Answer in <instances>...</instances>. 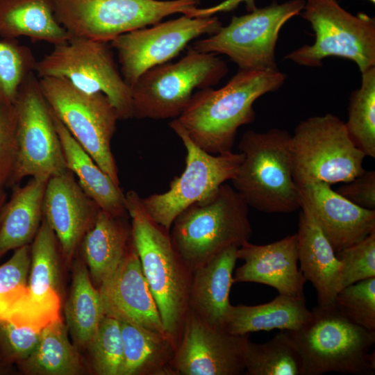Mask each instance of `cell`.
<instances>
[{
    "label": "cell",
    "mask_w": 375,
    "mask_h": 375,
    "mask_svg": "<svg viewBox=\"0 0 375 375\" xmlns=\"http://www.w3.org/2000/svg\"><path fill=\"white\" fill-rule=\"evenodd\" d=\"M361 74V84L349 97L348 134L365 156L375 158V67Z\"/></svg>",
    "instance_id": "33"
},
{
    "label": "cell",
    "mask_w": 375,
    "mask_h": 375,
    "mask_svg": "<svg viewBox=\"0 0 375 375\" xmlns=\"http://www.w3.org/2000/svg\"><path fill=\"white\" fill-rule=\"evenodd\" d=\"M294 182L347 183L362 173L364 153L351 140L344 122L333 114L301 121L291 135Z\"/></svg>",
    "instance_id": "8"
},
{
    "label": "cell",
    "mask_w": 375,
    "mask_h": 375,
    "mask_svg": "<svg viewBox=\"0 0 375 375\" xmlns=\"http://www.w3.org/2000/svg\"><path fill=\"white\" fill-rule=\"evenodd\" d=\"M238 247H231L192 273L189 309L210 324L225 328L232 305L229 294Z\"/></svg>",
    "instance_id": "23"
},
{
    "label": "cell",
    "mask_w": 375,
    "mask_h": 375,
    "mask_svg": "<svg viewBox=\"0 0 375 375\" xmlns=\"http://www.w3.org/2000/svg\"><path fill=\"white\" fill-rule=\"evenodd\" d=\"M256 0H224L222 2L210 8H196L192 12V17H208L219 12H228L234 10L240 4L244 3L249 12L256 8Z\"/></svg>",
    "instance_id": "42"
},
{
    "label": "cell",
    "mask_w": 375,
    "mask_h": 375,
    "mask_svg": "<svg viewBox=\"0 0 375 375\" xmlns=\"http://www.w3.org/2000/svg\"><path fill=\"white\" fill-rule=\"evenodd\" d=\"M87 348L96 374H120L124 349L119 320L105 315Z\"/></svg>",
    "instance_id": "34"
},
{
    "label": "cell",
    "mask_w": 375,
    "mask_h": 375,
    "mask_svg": "<svg viewBox=\"0 0 375 375\" xmlns=\"http://www.w3.org/2000/svg\"><path fill=\"white\" fill-rule=\"evenodd\" d=\"M335 191L356 206L375 210V171L364 170Z\"/></svg>",
    "instance_id": "41"
},
{
    "label": "cell",
    "mask_w": 375,
    "mask_h": 375,
    "mask_svg": "<svg viewBox=\"0 0 375 375\" xmlns=\"http://www.w3.org/2000/svg\"><path fill=\"white\" fill-rule=\"evenodd\" d=\"M15 105L17 156L8 188L26 177L49 180L65 173L68 169L52 111L34 72L19 88Z\"/></svg>",
    "instance_id": "13"
},
{
    "label": "cell",
    "mask_w": 375,
    "mask_h": 375,
    "mask_svg": "<svg viewBox=\"0 0 375 375\" xmlns=\"http://www.w3.org/2000/svg\"><path fill=\"white\" fill-rule=\"evenodd\" d=\"M367 1L372 3L373 4H374V3H375V0H367Z\"/></svg>",
    "instance_id": "45"
},
{
    "label": "cell",
    "mask_w": 375,
    "mask_h": 375,
    "mask_svg": "<svg viewBox=\"0 0 375 375\" xmlns=\"http://www.w3.org/2000/svg\"><path fill=\"white\" fill-rule=\"evenodd\" d=\"M222 26L217 17H189L158 22L122 34L110 42L118 57L120 72L131 88L148 69L176 57L194 39L210 35Z\"/></svg>",
    "instance_id": "15"
},
{
    "label": "cell",
    "mask_w": 375,
    "mask_h": 375,
    "mask_svg": "<svg viewBox=\"0 0 375 375\" xmlns=\"http://www.w3.org/2000/svg\"><path fill=\"white\" fill-rule=\"evenodd\" d=\"M31 265L30 245L14 251L0 265V319H4L24 294Z\"/></svg>",
    "instance_id": "37"
},
{
    "label": "cell",
    "mask_w": 375,
    "mask_h": 375,
    "mask_svg": "<svg viewBox=\"0 0 375 375\" xmlns=\"http://www.w3.org/2000/svg\"><path fill=\"white\" fill-rule=\"evenodd\" d=\"M305 297L279 294L272 301L256 306H232L226 330L244 335L260 331H294L310 318Z\"/></svg>",
    "instance_id": "28"
},
{
    "label": "cell",
    "mask_w": 375,
    "mask_h": 375,
    "mask_svg": "<svg viewBox=\"0 0 375 375\" xmlns=\"http://www.w3.org/2000/svg\"><path fill=\"white\" fill-rule=\"evenodd\" d=\"M70 37L110 42L177 12L188 15L201 0H51Z\"/></svg>",
    "instance_id": "11"
},
{
    "label": "cell",
    "mask_w": 375,
    "mask_h": 375,
    "mask_svg": "<svg viewBox=\"0 0 375 375\" xmlns=\"http://www.w3.org/2000/svg\"><path fill=\"white\" fill-rule=\"evenodd\" d=\"M125 199L134 247L165 333L176 348L189 309L192 272L176 249L169 231L149 216L139 194L130 190Z\"/></svg>",
    "instance_id": "2"
},
{
    "label": "cell",
    "mask_w": 375,
    "mask_h": 375,
    "mask_svg": "<svg viewBox=\"0 0 375 375\" xmlns=\"http://www.w3.org/2000/svg\"><path fill=\"white\" fill-rule=\"evenodd\" d=\"M300 209L297 233L300 270L315 289L317 306H331L340 291L342 263L308 210Z\"/></svg>",
    "instance_id": "22"
},
{
    "label": "cell",
    "mask_w": 375,
    "mask_h": 375,
    "mask_svg": "<svg viewBox=\"0 0 375 375\" xmlns=\"http://www.w3.org/2000/svg\"><path fill=\"white\" fill-rule=\"evenodd\" d=\"M333 304L340 315L352 323L375 331V277L341 289Z\"/></svg>",
    "instance_id": "35"
},
{
    "label": "cell",
    "mask_w": 375,
    "mask_h": 375,
    "mask_svg": "<svg viewBox=\"0 0 375 375\" xmlns=\"http://www.w3.org/2000/svg\"><path fill=\"white\" fill-rule=\"evenodd\" d=\"M228 72L218 54L190 47L177 62L153 67L139 77L131 87L133 117L178 118L196 91L217 85Z\"/></svg>",
    "instance_id": "6"
},
{
    "label": "cell",
    "mask_w": 375,
    "mask_h": 375,
    "mask_svg": "<svg viewBox=\"0 0 375 375\" xmlns=\"http://www.w3.org/2000/svg\"><path fill=\"white\" fill-rule=\"evenodd\" d=\"M38 77H59L88 93L105 94L119 120L133 118L131 89L115 60L110 42L70 37L36 61Z\"/></svg>",
    "instance_id": "9"
},
{
    "label": "cell",
    "mask_w": 375,
    "mask_h": 375,
    "mask_svg": "<svg viewBox=\"0 0 375 375\" xmlns=\"http://www.w3.org/2000/svg\"><path fill=\"white\" fill-rule=\"evenodd\" d=\"M172 242L193 273L231 247L249 241V206L233 186L215 192L183 210L169 230Z\"/></svg>",
    "instance_id": "4"
},
{
    "label": "cell",
    "mask_w": 375,
    "mask_h": 375,
    "mask_svg": "<svg viewBox=\"0 0 375 375\" xmlns=\"http://www.w3.org/2000/svg\"><path fill=\"white\" fill-rule=\"evenodd\" d=\"M40 335L41 330L0 319V357L10 364L17 365L33 352Z\"/></svg>",
    "instance_id": "40"
},
{
    "label": "cell",
    "mask_w": 375,
    "mask_h": 375,
    "mask_svg": "<svg viewBox=\"0 0 375 375\" xmlns=\"http://www.w3.org/2000/svg\"><path fill=\"white\" fill-rule=\"evenodd\" d=\"M68 330L60 318L41 330L40 340L33 352L17 364L28 374L75 375L83 365L76 345L71 343Z\"/></svg>",
    "instance_id": "31"
},
{
    "label": "cell",
    "mask_w": 375,
    "mask_h": 375,
    "mask_svg": "<svg viewBox=\"0 0 375 375\" xmlns=\"http://www.w3.org/2000/svg\"><path fill=\"white\" fill-rule=\"evenodd\" d=\"M97 289L106 316L167 335L133 242L119 266Z\"/></svg>",
    "instance_id": "19"
},
{
    "label": "cell",
    "mask_w": 375,
    "mask_h": 375,
    "mask_svg": "<svg viewBox=\"0 0 375 375\" xmlns=\"http://www.w3.org/2000/svg\"><path fill=\"white\" fill-rule=\"evenodd\" d=\"M47 181L31 178L24 185L11 187V195L0 214V258L33 242L43 219Z\"/></svg>",
    "instance_id": "25"
},
{
    "label": "cell",
    "mask_w": 375,
    "mask_h": 375,
    "mask_svg": "<svg viewBox=\"0 0 375 375\" xmlns=\"http://www.w3.org/2000/svg\"><path fill=\"white\" fill-rule=\"evenodd\" d=\"M169 126L185 148V169L174 178L166 192L141 198L149 216L167 231L183 210L231 181L244 158L241 152L215 155L205 151L189 138L177 119Z\"/></svg>",
    "instance_id": "14"
},
{
    "label": "cell",
    "mask_w": 375,
    "mask_h": 375,
    "mask_svg": "<svg viewBox=\"0 0 375 375\" xmlns=\"http://www.w3.org/2000/svg\"><path fill=\"white\" fill-rule=\"evenodd\" d=\"M100 210L70 171L48 180L43 218L53 230L66 262L72 259Z\"/></svg>",
    "instance_id": "20"
},
{
    "label": "cell",
    "mask_w": 375,
    "mask_h": 375,
    "mask_svg": "<svg viewBox=\"0 0 375 375\" xmlns=\"http://www.w3.org/2000/svg\"><path fill=\"white\" fill-rule=\"evenodd\" d=\"M41 91L51 110L97 164L119 185L111 140L119 120L108 98L88 93L65 78H39Z\"/></svg>",
    "instance_id": "10"
},
{
    "label": "cell",
    "mask_w": 375,
    "mask_h": 375,
    "mask_svg": "<svg viewBox=\"0 0 375 375\" xmlns=\"http://www.w3.org/2000/svg\"><path fill=\"white\" fill-rule=\"evenodd\" d=\"M243 359L247 375H304L301 354L285 330L262 344L250 341L248 335Z\"/></svg>",
    "instance_id": "32"
},
{
    "label": "cell",
    "mask_w": 375,
    "mask_h": 375,
    "mask_svg": "<svg viewBox=\"0 0 375 375\" xmlns=\"http://www.w3.org/2000/svg\"><path fill=\"white\" fill-rule=\"evenodd\" d=\"M58 243L43 218L30 245L31 265L25 292L3 319L42 330L60 318Z\"/></svg>",
    "instance_id": "17"
},
{
    "label": "cell",
    "mask_w": 375,
    "mask_h": 375,
    "mask_svg": "<svg viewBox=\"0 0 375 375\" xmlns=\"http://www.w3.org/2000/svg\"><path fill=\"white\" fill-rule=\"evenodd\" d=\"M248 335H232L188 309L172 368L175 375L245 374L243 344Z\"/></svg>",
    "instance_id": "16"
},
{
    "label": "cell",
    "mask_w": 375,
    "mask_h": 375,
    "mask_svg": "<svg viewBox=\"0 0 375 375\" xmlns=\"http://www.w3.org/2000/svg\"><path fill=\"white\" fill-rule=\"evenodd\" d=\"M335 253L342 263L340 290L360 281L375 277V231Z\"/></svg>",
    "instance_id": "38"
},
{
    "label": "cell",
    "mask_w": 375,
    "mask_h": 375,
    "mask_svg": "<svg viewBox=\"0 0 375 375\" xmlns=\"http://www.w3.org/2000/svg\"><path fill=\"white\" fill-rule=\"evenodd\" d=\"M17 130L15 101L0 92V189L8 187L14 169Z\"/></svg>",
    "instance_id": "39"
},
{
    "label": "cell",
    "mask_w": 375,
    "mask_h": 375,
    "mask_svg": "<svg viewBox=\"0 0 375 375\" xmlns=\"http://www.w3.org/2000/svg\"><path fill=\"white\" fill-rule=\"evenodd\" d=\"M128 218L100 210L82 239L84 262L97 288L117 269L133 244Z\"/></svg>",
    "instance_id": "24"
},
{
    "label": "cell",
    "mask_w": 375,
    "mask_h": 375,
    "mask_svg": "<svg viewBox=\"0 0 375 375\" xmlns=\"http://www.w3.org/2000/svg\"><path fill=\"white\" fill-rule=\"evenodd\" d=\"M52 115L67 168L76 177L81 188L101 210L114 215L128 216L125 194L120 185L97 164L53 111Z\"/></svg>",
    "instance_id": "26"
},
{
    "label": "cell",
    "mask_w": 375,
    "mask_h": 375,
    "mask_svg": "<svg viewBox=\"0 0 375 375\" xmlns=\"http://www.w3.org/2000/svg\"><path fill=\"white\" fill-rule=\"evenodd\" d=\"M286 77L278 69H239L223 87L196 91L176 119L205 151L215 155L231 151L238 128L255 120L254 102L282 87Z\"/></svg>",
    "instance_id": "1"
},
{
    "label": "cell",
    "mask_w": 375,
    "mask_h": 375,
    "mask_svg": "<svg viewBox=\"0 0 375 375\" xmlns=\"http://www.w3.org/2000/svg\"><path fill=\"white\" fill-rule=\"evenodd\" d=\"M237 257L244 264L236 269L233 283H257L274 288L279 294L305 297L307 281L297 265V233L263 245L247 241L238 247Z\"/></svg>",
    "instance_id": "21"
},
{
    "label": "cell",
    "mask_w": 375,
    "mask_h": 375,
    "mask_svg": "<svg viewBox=\"0 0 375 375\" xmlns=\"http://www.w3.org/2000/svg\"><path fill=\"white\" fill-rule=\"evenodd\" d=\"M287 331L302 358L304 375L374 374V351L369 350L375 343V331L352 323L333 304L314 307L301 327Z\"/></svg>",
    "instance_id": "5"
},
{
    "label": "cell",
    "mask_w": 375,
    "mask_h": 375,
    "mask_svg": "<svg viewBox=\"0 0 375 375\" xmlns=\"http://www.w3.org/2000/svg\"><path fill=\"white\" fill-rule=\"evenodd\" d=\"M238 147L244 158L231 181L249 207L266 213H290L301 208L289 132L278 128L265 132L249 130Z\"/></svg>",
    "instance_id": "3"
},
{
    "label": "cell",
    "mask_w": 375,
    "mask_h": 375,
    "mask_svg": "<svg viewBox=\"0 0 375 375\" xmlns=\"http://www.w3.org/2000/svg\"><path fill=\"white\" fill-rule=\"evenodd\" d=\"M66 326L74 344L88 347L105 317L102 300L84 262L76 260L65 303Z\"/></svg>",
    "instance_id": "30"
},
{
    "label": "cell",
    "mask_w": 375,
    "mask_h": 375,
    "mask_svg": "<svg viewBox=\"0 0 375 375\" xmlns=\"http://www.w3.org/2000/svg\"><path fill=\"white\" fill-rule=\"evenodd\" d=\"M304 3V0H290L256 7L246 15L233 16L227 26L195 41L190 48L225 55L241 69L277 70L275 49L280 31L301 14Z\"/></svg>",
    "instance_id": "12"
},
{
    "label": "cell",
    "mask_w": 375,
    "mask_h": 375,
    "mask_svg": "<svg viewBox=\"0 0 375 375\" xmlns=\"http://www.w3.org/2000/svg\"><path fill=\"white\" fill-rule=\"evenodd\" d=\"M7 200V195L5 189H0V214L3 204Z\"/></svg>",
    "instance_id": "44"
},
{
    "label": "cell",
    "mask_w": 375,
    "mask_h": 375,
    "mask_svg": "<svg viewBox=\"0 0 375 375\" xmlns=\"http://www.w3.org/2000/svg\"><path fill=\"white\" fill-rule=\"evenodd\" d=\"M36 61L31 50L17 39H0V92L15 101Z\"/></svg>",
    "instance_id": "36"
},
{
    "label": "cell",
    "mask_w": 375,
    "mask_h": 375,
    "mask_svg": "<svg viewBox=\"0 0 375 375\" xmlns=\"http://www.w3.org/2000/svg\"><path fill=\"white\" fill-rule=\"evenodd\" d=\"M12 364L4 361L0 357V374H6L10 371Z\"/></svg>",
    "instance_id": "43"
},
{
    "label": "cell",
    "mask_w": 375,
    "mask_h": 375,
    "mask_svg": "<svg viewBox=\"0 0 375 375\" xmlns=\"http://www.w3.org/2000/svg\"><path fill=\"white\" fill-rule=\"evenodd\" d=\"M295 183L301 207L308 210L335 253L375 231V210L356 206L322 181L306 180Z\"/></svg>",
    "instance_id": "18"
},
{
    "label": "cell",
    "mask_w": 375,
    "mask_h": 375,
    "mask_svg": "<svg viewBox=\"0 0 375 375\" xmlns=\"http://www.w3.org/2000/svg\"><path fill=\"white\" fill-rule=\"evenodd\" d=\"M301 14L315 33L314 42L288 53L285 59L297 65L317 67L330 56L354 62L362 73L375 67V19L359 12L354 15L336 0H304Z\"/></svg>",
    "instance_id": "7"
},
{
    "label": "cell",
    "mask_w": 375,
    "mask_h": 375,
    "mask_svg": "<svg viewBox=\"0 0 375 375\" xmlns=\"http://www.w3.org/2000/svg\"><path fill=\"white\" fill-rule=\"evenodd\" d=\"M123 362L119 375H175V346L165 334L119 321Z\"/></svg>",
    "instance_id": "29"
},
{
    "label": "cell",
    "mask_w": 375,
    "mask_h": 375,
    "mask_svg": "<svg viewBox=\"0 0 375 375\" xmlns=\"http://www.w3.org/2000/svg\"><path fill=\"white\" fill-rule=\"evenodd\" d=\"M0 37H27L53 45L70 38L57 20L51 0H0Z\"/></svg>",
    "instance_id": "27"
}]
</instances>
